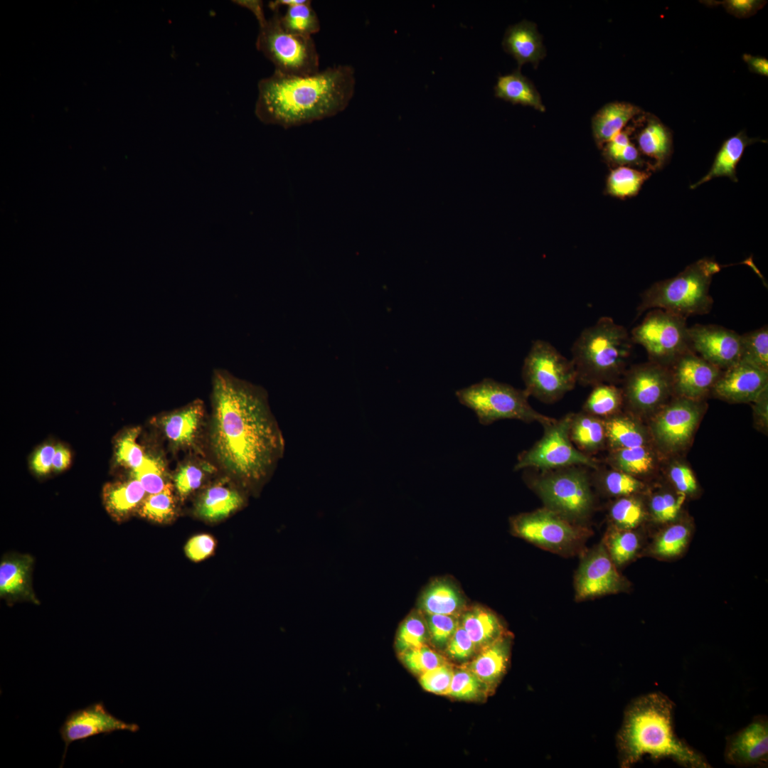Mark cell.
<instances>
[{
	"mask_svg": "<svg viewBox=\"0 0 768 768\" xmlns=\"http://www.w3.org/2000/svg\"><path fill=\"white\" fill-rule=\"evenodd\" d=\"M137 724L126 722L110 713L102 702L90 704L84 708L71 712L59 729L65 747L60 767L65 762L70 745L97 735H110L116 731L137 732Z\"/></svg>",
	"mask_w": 768,
	"mask_h": 768,
	"instance_id": "15",
	"label": "cell"
},
{
	"mask_svg": "<svg viewBox=\"0 0 768 768\" xmlns=\"http://www.w3.org/2000/svg\"><path fill=\"white\" fill-rule=\"evenodd\" d=\"M740 361L768 370V328L764 326L740 334Z\"/></svg>",
	"mask_w": 768,
	"mask_h": 768,
	"instance_id": "44",
	"label": "cell"
},
{
	"mask_svg": "<svg viewBox=\"0 0 768 768\" xmlns=\"http://www.w3.org/2000/svg\"><path fill=\"white\" fill-rule=\"evenodd\" d=\"M572 413L544 425L541 439L518 457L514 470L535 468L543 471L569 466L598 469L597 461L580 451L572 442L569 427Z\"/></svg>",
	"mask_w": 768,
	"mask_h": 768,
	"instance_id": "12",
	"label": "cell"
},
{
	"mask_svg": "<svg viewBox=\"0 0 768 768\" xmlns=\"http://www.w3.org/2000/svg\"><path fill=\"white\" fill-rule=\"evenodd\" d=\"M418 607L423 614L459 617L466 606L465 598L455 583L447 578H439L422 591Z\"/></svg>",
	"mask_w": 768,
	"mask_h": 768,
	"instance_id": "25",
	"label": "cell"
},
{
	"mask_svg": "<svg viewBox=\"0 0 768 768\" xmlns=\"http://www.w3.org/2000/svg\"><path fill=\"white\" fill-rule=\"evenodd\" d=\"M454 668L447 662L420 676L422 687L427 691L448 695L454 675Z\"/></svg>",
	"mask_w": 768,
	"mask_h": 768,
	"instance_id": "52",
	"label": "cell"
},
{
	"mask_svg": "<svg viewBox=\"0 0 768 768\" xmlns=\"http://www.w3.org/2000/svg\"><path fill=\"white\" fill-rule=\"evenodd\" d=\"M522 378L527 394L545 403L559 400L577 383L571 359L541 339L532 343L523 361Z\"/></svg>",
	"mask_w": 768,
	"mask_h": 768,
	"instance_id": "9",
	"label": "cell"
},
{
	"mask_svg": "<svg viewBox=\"0 0 768 768\" xmlns=\"http://www.w3.org/2000/svg\"><path fill=\"white\" fill-rule=\"evenodd\" d=\"M767 389L768 370L739 361L722 373L712 392L728 402H753Z\"/></svg>",
	"mask_w": 768,
	"mask_h": 768,
	"instance_id": "19",
	"label": "cell"
},
{
	"mask_svg": "<svg viewBox=\"0 0 768 768\" xmlns=\"http://www.w3.org/2000/svg\"><path fill=\"white\" fill-rule=\"evenodd\" d=\"M673 392L678 397L700 400L712 391L721 369L691 350L680 356L668 368Z\"/></svg>",
	"mask_w": 768,
	"mask_h": 768,
	"instance_id": "18",
	"label": "cell"
},
{
	"mask_svg": "<svg viewBox=\"0 0 768 768\" xmlns=\"http://www.w3.org/2000/svg\"><path fill=\"white\" fill-rule=\"evenodd\" d=\"M279 10L260 25L256 47L274 65L289 76H308L319 71V55L312 37L287 31L279 19Z\"/></svg>",
	"mask_w": 768,
	"mask_h": 768,
	"instance_id": "10",
	"label": "cell"
},
{
	"mask_svg": "<svg viewBox=\"0 0 768 768\" xmlns=\"http://www.w3.org/2000/svg\"><path fill=\"white\" fill-rule=\"evenodd\" d=\"M279 19L282 27L295 35L312 37L320 30L319 17L309 0L287 6Z\"/></svg>",
	"mask_w": 768,
	"mask_h": 768,
	"instance_id": "42",
	"label": "cell"
},
{
	"mask_svg": "<svg viewBox=\"0 0 768 768\" xmlns=\"http://www.w3.org/2000/svg\"><path fill=\"white\" fill-rule=\"evenodd\" d=\"M569 436L580 451L587 455L594 454L607 444L604 420L583 411L572 413Z\"/></svg>",
	"mask_w": 768,
	"mask_h": 768,
	"instance_id": "30",
	"label": "cell"
},
{
	"mask_svg": "<svg viewBox=\"0 0 768 768\" xmlns=\"http://www.w3.org/2000/svg\"><path fill=\"white\" fill-rule=\"evenodd\" d=\"M243 503V498L236 490L216 484L208 488L200 498L197 514L206 520L215 521L226 518Z\"/></svg>",
	"mask_w": 768,
	"mask_h": 768,
	"instance_id": "34",
	"label": "cell"
},
{
	"mask_svg": "<svg viewBox=\"0 0 768 768\" xmlns=\"http://www.w3.org/2000/svg\"><path fill=\"white\" fill-rule=\"evenodd\" d=\"M701 411L700 400L682 397L665 406L652 425L658 443L672 451L684 447L695 431Z\"/></svg>",
	"mask_w": 768,
	"mask_h": 768,
	"instance_id": "16",
	"label": "cell"
},
{
	"mask_svg": "<svg viewBox=\"0 0 768 768\" xmlns=\"http://www.w3.org/2000/svg\"><path fill=\"white\" fill-rule=\"evenodd\" d=\"M634 343L627 329L612 317H600L585 328L571 347L577 383L614 384L624 376Z\"/></svg>",
	"mask_w": 768,
	"mask_h": 768,
	"instance_id": "4",
	"label": "cell"
},
{
	"mask_svg": "<svg viewBox=\"0 0 768 768\" xmlns=\"http://www.w3.org/2000/svg\"><path fill=\"white\" fill-rule=\"evenodd\" d=\"M210 443L220 466L247 483L262 480L283 449L265 393L224 370H215Z\"/></svg>",
	"mask_w": 768,
	"mask_h": 768,
	"instance_id": "1",
	"label": "cell"
},
{
	"mask_svg": "<svg viewBox=\"0 0 768 768\" xmlns=\"http://www.w3.org/2000/svg\"><path fill=\"white\" fill-rule=\"evenodd\" d=\"M70 461V450L62 444L56 445L53 460V469L56 471H63L68 467Z\"/></svg>",
	"mask_w": 768,
	"mask_h": 768,
	"instance_id": "61",
	"label": "cell"
},
{
	"mask_svg": "<svg viewBox=\"0 0 768 768\" xmlns=\"http://www.w3.org/2000/svg\"><path fill=\"white\" fill-rule=\"evenodd\" d=\"M455 395L461 404L475 412L479 422L484 425L503 419L535 422L543 426L555 420L532 407L528 402L529 395L524 390L491 378L459 389Z\"/></svg>",
	"mask_w": 768,
	"mask_h": 768,
	"instance_id": "7",
	"label": "cell"
},
{
	"mask_svg": "<svg viewBox=\"0 0 768 768\" xmlns=\"http://www.w3.org/2000/svg\"><path fill=\"white\" fill-rule=\"evenodd\" d=\"M355 85L354 70L346 65L302 77L274 71L258 82L255 114L264 124L285 129L311 123L343 111Z\"/></svg>",
	"mask_w": 768,
	"mask_h": 768,
	"instance_id": "2",
	"label": "cell"
},
{
	"mask_svg": "<svg viewBox=\"0 0 768 768\" xmlns=\"http://www.w3.org/2000/svg\"><path fill=\"white\" fill-rule=\"evenodd\" d=\"M203 415V403L196 400L163 416L159 423L165 436L173 444L188 447L194 443Z\"/></svg>",
	"mask_w": 768,
	"mask_h": 768,
	"instance_id": "23",
	"label": "cell"
},
{
	"mask_svg": "<svg viewBox=\"0 0 768 768\" xmlns=\"http://www.w3.org/2000/svg\"><path fill=\"white\" fill-rule=\"evenodd\" d=\"M686 319L660 309L649 310L631 331L634 344L641 345L649 361L668 368L690 350Z\"/></svg>",
	"mask_w": 768,
	"mask_h": 768,
	"instance_id": "11",
	"label": "cell"
},
{
	"mask_svg": "<svg viewBox=\"0 0 768 768\" xmlns=\"http://www.w3.org/2000/svg\"><path fill=\"white\" fill-rule=\"evenodd\" d=\"M32 559L27 556H13L0 565L1 597L8 599H23L38 603L31 587Z\"/></svg>",
	"mask_w": 768,
	"mask_h": 768,
	"instance_id": "28",
	"label": "cell"
},
{
	"mask_svg": "<svg viewBox=\"0 0 768 768\" xmlns=\"http://www.w3.org/2000/svg\"><path fill=\"white\" fill-rule=\"evenodd\" d=\"M694 524L691 518L680 516L651 534L641 557L662 561L675 560L686 552L692 540Z\"/></svg>",
	"mask_w": 768,
	"mask_h": 768,
	"instance_id": "21",
	"label": "cell"
},
{
	"mask_svg": "<svg viewBox=\"0 0 768 768\" xmlns=\"http://www.w3.org/2000/svg\"><path fill=\"white\" fill-rule=\"evenodd\" d=\"M581 555L574 580L577 601L629 591L630 582L620 573L602 541Z\"/></svg>",
	"mask_w": 768,
	"mask_h": 768,
	"instance_id": "13",
	"label": "cell"
},
{
	"mask_svg": "<svg viewBox=\"0 0 768 768\" xmlns=\"http://www.w3.org/2000/svg\"><path fill=\"white\" fill-rule=\"evenodd\" d=\"M604 425L607 444L611 450L646 446V430L636 420L617 414L604 420Z\"/></svg>",
	"mask_w": 768,
	"mask_h": 768,
	"instance_id": "35",
	"label": "cell"
},
{
	"mask_svg": "<svg viewBox=\"0 0 768 768\" xmlns=\"http://www.w3.org/2000/svg\"><path fill=\"white\" fill-rule=\"evenodd\" d=\"M754 403L753 410L754 415L757 416L760 424L764 426L767 425V412H768V389L764 390L758 398L753 402Z\"/></svg>",
	"mask_w": 768,
	"mask_h": 768,
	"instance_id": "62",
	"label": "cell"
},
{
	"mask_svg": "<svg viewBox=\"0 0 768 768\" xmlns=\"http://www.w3.org/2000/svg\"><path fill=\"white\" fill-rule=\"evenodd\" d=\"M690 348L720 369L740 361V334L725 327L695 324L688 329Z\"/></svg>",
	"mask_w": 768,
	"mask_h": 768,
	"instance_id": "17",
	"label": "cell"
},
{
	"mask_svg": "<svg viewBox=\"0 0 768 768\" xmlns=\"http://www.w3.org/2000/svg\"><path fill=\"white\" fill-rule=\"evenodd\" d=\"M609 526L619 529H636L649 521L646 500L641 494L617 498L608 511Z\"/></svg>",
	"mask_w": 768,
	"mask_h": 768,
	"instance_id": "36",
	"label": "cell"
},
{
	"mask_svg": "<svg viewBox=\"0 0 768 768\" xmlns=\"http://www.w3.org/2000/svg\"><path fill=\"white\" fill-rule=\"evenodd\" d=\"M444 652L450 658L459 661H465L476 654L477 650L474 642L460 622Z\"/></svg>",
	"mask_w": 768,
	"mask_h": 768,
	"instance_id": "55",
	"label": "cell"
},
{
	"mask_svg": "<svg viewBox=\"0 0 768 768\" xmlns=\"http://www.w3.org/2000/svg\"><path fill=\"white\" fill-rule=\"evenodd\" d=\"M594 483L598 490L605 496L615 498L642 494L646 489V485L639 478L624 471L612 469L599 471Z\"/></svg>",
	"mask_w": 768,
	"mask_h": 768,
	"instance_id": "40",
	"label": "cell"
},
{
	"mask_svg": "<svg viewBox=\"0 0 768 768\" xmlns=\"http://www.w3.org/2000/svg\"><path fill=\"white\" fill-rule=\"evenodd\" d=\"M132 471L133 477L142 484L148 494L160 492L167 484L163 465L154 457L146 456L142 465Z\"/></svg>",
	"mask_w": 768,
	"mask_h": 768,
	"instance_id": "51",
	"label": "cell"
},
{
	"mask_svg": "<svg viewBox=\"0 0 768 768\" xmlns=\"http://www.w3.org/2000/svg\"><path fill=\"white\" fill-rule=\"evenodd\" d=\"M713 3L722 5L729 14L737 18L750 17L766 4L764 1L758 0H726Z\"/></svg>",
	"mask_w": 768,
	"mask_h": 768,
	"instance_id": "57",
	"label": "cell"
},
{
	"mask_svg": "<svg viewBox=\"0 0 768 768\" xmlns=\"http://www.w3.org/2000/svg\"><path fill=\"white\" fill-rule=\"evenodd\" d=\"M205 476L203 467L188 463L181 466L174 477L175 487L181 497L198 489Z\"/></svg>",
	"mask_w": 768,
	"mask_h": 768,
	"instance_id": "53",
	"label": "cell"
},
{
	"mask_svg": "<svg viewBox=\"0 0 768 768\" xmlns=\"http://www.w3.org/2000/svg\"><path fill=\"white\" fill-rule=\"evenodd\" d=\"M404 666L414 674L420 676L445 663V658L428 644L398 654Z\"/></svg>",
	"mask_w": 768,
	"mask_h": 768,
	"instance_id": "48",
	"label": "cell"
},
{
	"mask_svg": "<svg viewBox=\"0 0 768 768\" xmlns=\"http://www.w3.org/2000/svg\"><path fill=\"white\" fill-rule=\"evenodd\" d=\"M55 446L44 444L33 454L31 465L33 471L38 475H45L53 469V460Z\"/></svg>",
	"mask_w": 768,
	"mask_h": 768,
	"instance_id": "58",
	"label": "cell"
},
{
	"mask_svg": "<svg viewBox=\"0 0 768 768\" xmlns=\"http://www.w3.org/2000/svg\"><path fill=\"white\" fill-rule=\"evenodd\" d=\"M686 499L685 495L674 490L659 489L649 494L646 501L649 521L658 527L676 520Z\"/></svg>",
	"mask_w": 768,
	"mask_h": 768,
	"instance_id": "39",
	"label": "cell"
},
{
	"mask_svg": "<svg viewBox=\"0 0 768 768\" xmlns=\"http://www.w3.org/2000/svg\"><path fill=\"white\" fill-rule=\"evenodd\" d=\"M640 150L655 160L656 169L662 167L672 151L670 130L656 117H651L638 137Z\"/></svg>",
	"mask_w": 768,
	"mask_h": 768,
	"instance_id": "37",
	"label": "cell"
},
{
	"mask_svg": "<svg viewBox=\"0 0 768 768\" xmlns=\"http://www.w3.org/2000/svg\"><path fill=\"white\" fill-rule=\"evenodd\" d=\"M607 462L612 469L635 477L646 475L654 466V459L647 446L611 450Z\"/></svg>",
	"mask_w": 768,
	"mask_h": 768,
	"instance_id": "41",
	"label": "cell"
},
{
	"mask_svg": "<svg viewBox=\"0 0 768 768\" xmlns=\"http://www.w3.org/2000/svg\"><path fill=\"white\" fill-rule=\"evenodd\" d=\"M650 535L644 526L636 529L608 526L601 541L619 569L641 557Z\"/></svg>",
	"mask_w": 768,
	"mask_h": 768,
	"instance_id": "26",
	"label": "cell"
},
{
	"mask_svg": "<svg viewBox=\"0 0 768 768\" xmlns=\"http://www.w3.org/2000/svg\"><path fill=\"white\" fill-rule=\"evenodd\" d=\"M512 636L507 632L491 644L476 652L467 668L488 688L494 691L505 673L511 646Z\"/></svg>",
	"mask_w": 768,
	"mask_h": 768,
	"instance_id": "22",
	"label": "cell"
},
{
	"mask_svg": "<svg viewBox=\"0 0 768 768\" xmlns=\"http://www.w3.org/2000/svg\"><path fill=\"white\" fill-rule=\"evenodd\" d=\"M592 387L582 411L602 420L617 415L624 403L622 388L612 383H599Z\"/></svg>",
	"mask_w": 768,
	"mask_h": 768,
	"instance_id": "38",
	"label": "cell"
},
{
	"mask_svg": "<svg viewBox=\"0 0 768 768\" xmlns=\"http://www.w3.org/2000/svg\"><path fill=\"white\" fill-rule=\"evenodd\" d=\"M238 4L250 10L258 21L259 25L263 23L267 18L265 16L263 3L261 1H237Z\"/></svg>",
	"mask_w": 768,
	"mask_h": 768,
	"instance_id": "63",
	"label": "cell"
},
{
	"mask_svg": "<svg viewBox=\"0 0 768 768\" xmlns=\"http://www.w3.org/2000/svg\"><path fill=\"white\" fill-rule=\"evenodd\" d=\"M528 481L545 507L573 523L585 525L592 516L594 496L592 480L581 466L543 471Z\"/></svg>",
	"mask_w": 768,
	"mask_h": 768,
	"instance_id": "6",
	"label": "cell"
},
{
	"mask_svg": "<svg viewBox=\"0 0 768 768\" xmlns=\"http://www.w3.org/2000/svg\"><path fill=\"white\" fill-rule=\"evenodd\" d=\"M175 504L171 485L169 483L159 493L149 494L140 504L139 513L144 518L162 523L174 514Z\"/></svg>",
	"mask_w": 768,
	"mask_h": 768,
	"instance_id": "46",
	"label": "cell"
},
{
	"mask_svg": "<svg viewBox=\"0 0 768 768\" xmlns=\"http://www.w3.org/2000/svg\"><path fill=\"white\" fill-rule=\"evenodd\" d=\"M139 433L138 427L130 429L118 437L115 444L117 462L132 471L139 468L147 456L137 442Z\"/></svg>",
	"mask_w": 768,
	"mask_h": 768,
	"instance_id": "49",
	"label": "cell"
},
{
	"mask_svg": "<svg viewBox=\"0 0 768 768\" xmlns=\"http://www.w3.org/2000/svg\"><path fill=\"white\" fill-rule=\"evenodd\" d=\"M640 161L639 154L637 149L634 145L630 143L623 151L621 155L618 157L616 163L626 164H636Z\"/></svg>",
	"mask_w": 768,
	"mask_h": 768,
	"instance_id": "64",
	"label": "cell"
},
{
	"mask_svg": "<svg viewBox=\"0 0 768 768\" xmlns=\"http://www.w3.org/2000/svg\"><path fill=\"white\" fill-rule=\"evenodd\" d=\"M496 97L510 102L545 111L540 95L533 84L519 69L498 78L494 87Z\"/></svg>",
	"mask_w": 768,
	"mask_h": 768,
	"instance_id": "33",
	"label": "cell"
},
{
	"mask_svg": "<svg viewBox=\"0 0 768 768\" xmlns=\"http://www.w3.org/2000/svg\"><path fill=\"white\" fill-rule=\"evenodd\" d=\"M668 477L674 489L686 496L693 497L698 492V485L692 470L682 463H674L669 468Z\"/></svg>",
	"mask_w": 768,
	"mask_h": 768,
	"instance_id": "54",
	"label": "cell"
},
{
	"mask_svg": "<svg viewBox=\"0 0 768 768\" xmlns=\"http://www.w3.org/2000/svg\"><path fill=\"white\" fill-rule=\"evenodd\" d=\"M641 112L639 107L626 102H613L603 106L592 118V132L597 144L608 142Z\"/></svg>",
	"mask_w": 768,
	"mask_h": 768,
	"instance_id": "29",
	"label": "cell"
},
{
	"mask_svg": "<svg viewBox=\"0 0 768 768\" xmlns=\"http://www.w3.org/2000/svg\"><path fill=\"white\" fill-rule=\"evenodd\" d=\"M743 60L747 63L750 71L763 75H768V60L761 56H754L745 53L742 55Z\"/></svg>",
	"mask_w": 768,
	"mask_h": 768,
	"instance_id": "60",
	"label": "cell"
},
{
	"mask_svg": "<svg viewBox=\"0 0 768 768\" xmlns=\"http://www.w3.org/2000/svg\"><path fill=\"white\" fill-rule=\"evenodd\" d=\"M215 541L207 534L191 538L185 547L186 555L192 560L200 561L208 557L213 551Z\"/></svg>",
	"mask_w": 768,
	"mask_h": 768,
	"instance_id": "56",
	"label": "cell"
},
{
	"mask_svg": "<svg viewBox=\"0 0 768 768\" xmlns=\"http://www.w3.org/2000/svg\"><path fill=\"white\" fill-rule=\"evenodd\" d=\"M725 761L736 766L765 765L768 760V723L758 716L727 739Z\"/></svg>",
	"mask_w": 768,
	"mask_h": 768,
	"instance_id": "20",
	"label": "cell"
},
{
	"mask_svg": "<svg viewBox=\"0 0 768 768\" xmlns=\"http://www.w3.org/2000/svg\"><path fill=\"white\" fill-rule=\"evenodd\" d=\"M510 526L513 535L562 556L581 555L592 535L587 526L570 521L545 507L513 516Z\"/></svg>",
	"mask_w": 768,
	"mask_h": 768,
	"instance_id": "8",
	"label": "cell"
},
{
	"mask_svg": "<svg viewBox=\"0 0 768 768\" xmlns=\"http://www.w3.org/2000/svg\"><path fill=\"white\" fill-rule=\"evenodd\" d=\"M630 143L628 133L621 131L606 143L605 153L607 156L615 162Z\"/></svg>",
	"mask_w": 768,
	"mask_h": 768,
	"instance_id": "59",
	"label": "cell"
},
{
	"mask_svg": "<svg viewBox=\"0 0 768 768\" xmlns=\"http://www.w3.org/2000/svg\"><path fill=\"white\" fill-rule=\"evenodd\" d=\"M623 377L624 402L636 413L656 410L673 392L668 368L651 361L632 366Z\"/></svg>",
	"mask_w": 768,
	"mask_h": 768,
	"instance_id": "14",
	"label": "cell"
},
{
	"mask_svg": "<svg viewBox=\"0 0 768 768\" xmlns=\"http://www.w3.org/2000/svg\"><path fill=\"white\" fill-rule=\"evenodd\" d=\"M427 622L430 643L444 651L459 624V617L448 614H423Z\"/></svg>",
	"mask_w": 768,
	"mask_h": 768,
	"instance_id": "50",
	"label": "cell"
},
{
	"mask_svg": "<svg viewBox=\"0 0 768 768\" xmlns=\"http://www.w3.org/2000/svg\"><path fill=\"white\" fill-rule=\"evenodd\" d=\"M673 712V702L661 693L641 696L629 706L617 736L622 767H629L647 754L654 759L669 758L686 767H710L675 734Z\"/></svg>",
	"mask_w": 768,
	"mask_h": 768,
	"instance_id": "3",
	"label": "cell"
},
{
	"mask_svg": "<svg viewBox=\"0 0 768 768\" xmlns=\"http://www.w3.org/2000/svg\"><path fill=\"white\" fill-rule=\"evenodd\" d=\"M459 622L477 651L508 632L496 614L481 605L466 607L459 616Z\"/></svg>",
	"mask_w": 768,
	"mask_h": 768,
	"instance_id": "27",
	"label": "cell"
},
{
	"mask_svg": "<svg viewBox=\"0 0 768 768\" xmlns=\"http://www.w3.org/2000/svg\"><path fill=\"white\" fill-rule=\"evenodd\" d=\"M720 270L710 258L687 266L676 276L653 284L641 294L636 317L653 309H660L687 319L710 312L713 299L710 294L712 278Z\"/></svg>",
	"mask_w": 768,
	"mask_h": 768,
	"instance_id": "5",
	"label": "cell"
},
{
	"mask_svg": "<svg viewBox=\"0 0 768 768\" xmlns=\"http://www.w3.org/2000/svg\"><path fill=\"white\" fill-rule=\"evenodd\" d=\"M430 643V635L425 616L419 609L412 611L398 629L395 648L398 654Z\"/></svg>",
	"mask_w": 768,
	"mask_h": 768,
	"instance_id": "43",
	"label": "cell"
},
{
	"mask_svg": "<svg viewBox=\"0 0 768 768\" xmlns=\"http://www.w3.org/2000/svg\"><path fill=\"white\" fill-rule=\"evenodd\" d=\"M503 49L521 67L526 63L537 65L545 55L542 38L535 25L528 21L509 26L502 41Z\"/></svg>",
	"mask_w": 768,
	"mask_h": 768,
	"instance_id": "24",
	"label": "cell"
},
{
	"mask_svg": "<svg viewBox=\"0 0 768 768\" xmlns=\"http://www.w3.org/2000/svg\"><path fill=\"white\" fill-rule=\"evenodd\" d=\"M743 132L730 137L724 142L718 151L713 164L707 174L690 186L693 189L717 177L726 176L737 181L736 166L742 158L745 148L753 143Z\"/></svg>",
	"mask_w": 768,
	"mask_h": 768,
	"instance_id": "31",
	"label": "cell"
},
{
	"mask_svg": "<svg viewBox=\"0 0 768 768\" xmlns=\"http://www.w3.org/2000/svg\"><path fill=\"white\" fill-rule=\"evenodd\" d=\"M489 693L486 686L467 668L454 669L448 695L473 700L484 698Z\"/></svg>",
	"mask_w": 768,
	"mask_h": 768,
	"instance_id": "47",
	"label": "cell"
},
{
	"mask_svg": "<svg viewBox=\"0 0 768 768\" xmlns=\"http://www.w3.org/2000/svg\"><path fill=\"white\" fill-rule=\"evenodd\" d=\"M146 493L142 484L133 477L128 481L106 484L103 500L108 513L116 518H122L142 503Z\"/></svg>",
	"mask_w": 768,
	"mask_h": 768,
	"instance_id": "32",
	"label": "cell"
},
{
	"mask_svg": "<svg viewBox=\"0 0 768 768\" xmlns=\"http://www.w3.org/2000/svg\"><path fill=\"white\" fill-rule=\"evenodd\" d=\"M649 175V173L626 166L618 167L612 171L607 178V192L621 198L635 196Z\"/></svg>",
	"mask_w": 768,
	"mask_h": 768,
	"instance_id": "45",
	"label": "cell"
}]
</instances>
